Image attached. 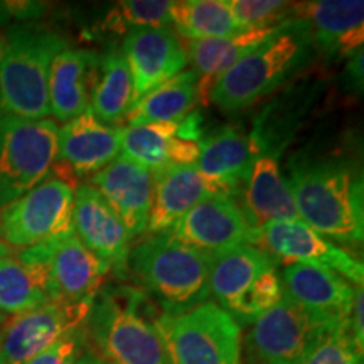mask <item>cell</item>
I'll return each instance as SVG.
<instances>
[{
	"label": "cell",
	"instance_id": "obj_1",
	"mask_svg": "<svg viewBox=\"0 0 364 364\" xmlns=\"http://www.w3.org/2000/svg\"><path fill=\"white\" fill-rule=\"evenodd\" d=\"M287 181L300 221L332 243H363V181L356 172L343 162L300 164Z\"/></svg>",
	"mask_w": 364,
	"mask_h": 364
},
{
	"label": "cell",
	"instance_id": "obj_2",
	"mask_svg": "<svg viewBox=\"0 0 364 364\" xmlns=\"http://www.w3.org/2000/svg\"><path fill=\"white\" fill-rule=\"evenodd\" d=\"M66 46L61 34L36 22L12 26L0 34V115L49 118V71Z\"/></svg>",
	"mask_w": 364,
	"mask_h": 364
},
{
	"label": "cell",
	"instance_id": "obj_3",
	"mask_svg": "<svg viewBox=\"0 0 364 364\" xmlns=\"http://www.w3.org/2000/svg\"><path fill=\"white\" fill-rule=\"evenodd\" d=\"M157 316L144 290L117 287L97 294L86 331L98 356L112 364H169Z\"/></svg>",
	"mask_w": 364,
	"mask_h": 364
},
{
	"label": "cell",
	"instance_id": "obj_4",
	"mask_svg": "<svg viewBox=\"0 0 364 364\" xmlns=\"http://www.w3.org/2000/svg\"><path fill=\"white\" fill-rule=\"evenodd\" d=\"M211 255L182 243L171 233H161L147 236L130 250L127 272L161 304L162 314H179L211 297Z\"/></svg>",
	"mask_w": 364,
	"mask_h": 364
},
{
	"label": "cell",
	"instance_id": "obj_5",
	"mask_svg": "<svg viewBox=\"0 0 364 364\" xmlns=\"http://www.w3.org/2000/svg\"><path fill=\"white\" fill-rule=\"evenodd\" d=\"M312 46L306 22L300 19L284 22L272 38L263 41L216 80L208 100L228 113L252 107L304 65Z\"/></svg>",
	"mask_w": 364,
	"mask_h": 364
},
{
	"label": "cell",
	"instance_id": "obj_6",
	"mask_svg": "<svg viewBox=\"0 0 364 364\" xmlns=\"http://www.w3.org/2000/svg\"><path fill=\"white\" fill-rule=\"evenodd\" d=\"M156 326L169 364H241V327L216 302L161 312Z\"/></svg>",
	"mask_w": 364,
	"mask_h": 364
},
{
	"label": "cell",
	"instance_id": "obj_7",
	"mask_svg": "<svg viewBox=\"0 0 364 364\" xmlns=\"http://www.w3.org/2000/svg\"><path fill=\"white\" fill-rule=\"evenodd\" d=\"M338 329L343 327L331 326L284 294L275 307L252 322L241 343V364H300Z\"/></svg>",
	"mask_w": 364,
	"mask_h": 364
},
{
	"label": "cell",
	"instance_id": "obj_8",
	"mask_svg": "<svg viewBox=\"0 0 364 364\" xmlns=\"http://www.w3.org/2000/svg\"><path fill=\"white\" fill-rule=\"evenodd\" d=\"M58 124L0 115V208L43 182L58 157Z\"/></svg>",
	"mask_w": 364,
	"mask_h": 364
},
{
	"label": "cell",
	"instance_id": "obj_9",
	"mask_svg": "<svg viewBox=\"0 0 364 364\" xmlns=\"http://www.w3.org/2000/svg\"><path fill=\"white\" fill-rule=\"evenodd\" d=\"M75 186L46 177L34 189L0 208V243L16 252L73 233Z\"/></svg>",
	"mask_w": 364,
	"mask_h": 364
},
{
	"label": "cell",
	"instance_id": "obj_10",
	"mask_svg": "<svg viewBox=\"0 0 364 364\" xmlns=\"http://www.w3.org/2000/svg\"><path fill=\"white\" fill-rule=\"evenodd\" d=\"M95 297L58 299L4 326L0 364H27L71 332L83 329Z\"/></svg>",
	"mask_w": 364,
	"mask_h": 364
},
{
	"label": "cell",
	"instance_id": "obj_11",
	"mask_svg": "<svg viewBox=\"0 0 364 364\" xmlns=\"http://www.w3.org/2000/svg\"><path fill=\"white\" fill-rule=\"evenodd\" d=\"M250 245L263 250L275 262L324 267L339 273L354 287H363V263L300 220L273 221L253 230Z\"/></svg>",
	"mask_w": 364,
	"mask_h": 364
},
{
	"label": "cell",
	"instance_id": "obj_12",
	"mask_svg": "<svg viewBox=\"0 0 364 364\" xmlns=\"http://www.w3.org/2000/svg\"><path fill=\"white\" fill-rule=\"evenodd\" d=\"M265 154L260 132L226 125L199 140V174L218 194L240 196L255 161Z\"/></svg>",
	"mask_w": 364,
	"mask_h": 364
},
{
	"label": "cell",
	"instance_id": "obj_13",
	"mask_svg": "<svg viewBox=\"0 0 364 364\" xmlns=\"http://www.w3.org/2000/svg\"><path fill=\"white\" fill-rule=\"evenodd\" d=\"M199 118L191 113L179 122L127 125L122 129V156L156 172L169 166H191L199 156Z\"/></svg>",
	"mask_w": 364,
	"mask_h": 364
},
{
	"label": "cell",
	"instance_id": "obj_14",
	"mask_svg": "<svg viewBox=\"0 0 364 364\" xmlns=\"http://www.w3.org/2000/svg\"><path fill=\"white\" fill-rule=\"evenodd\" d=\"M167 233L213 257L240 245H250L252 230L236 198L213 194L191 209Z\"/></svg>",
	"mask_w": 364,
	"mask_h": 364
},
{
	"label": "cell",
	"instance_id": "obj_15",
	"mask_svg": "<svg viewBox=\"0 0 364 364\" xmlns=\"http://www.w3.org/2000/svg\"><path fill=\"white\" fill-rule=\"evenodd\" d=\"M122 53L134 85V105L188 66L184 41L169 27L139 29L125 36Z\"/></svg>",
	"mask_w": 364,
	"mask_h": 364
},
{
	"label": "cell",
	"instance_id": "obj_16",
	"mask_svg": "<svg viewBox=\"0 0 364 364\" xmlns=\"http://www.w3.org/2000/svg\"><path fill=\"white\" fill-rule=\"evenodd\" d=\"M73 230L91 253L118 275H125L132 238L120 218L91 184L75 189Z\"/></svg>",
	"mask_w": 364,
	"mask_h": 364
},
{
	"label": "cell",
	"instance_id": "obj_17",
	"mask_svg": "<svg viewBox=\"0 0 364 364\" xmlns=\"http://www.w3.org/2000/svg\"><path fill=\"white\" fill-rule=\"evenodd\" d=\"M284 294L334 327H348L354 289L339 273L324 267L290 263L280 275Z\"/></svg>",
	"mask_w": 364,
	"mask_h": 364
},
{
	"label": "cell",
	"instance_id": "obj_18",
	"mask_svg": "<svg viewBox=\"0 0 364 364\" xmlns=\"http://www.w3.org/2000/svg\"><path fill=\"white\" fill-rule=\"evenodd\" d=\"M90 184L120 218L130 238L145 235L152 208V171L120 154L105 169L91 176Z\"/></svg>",
	"mask_w": 364,
	"mask_h": 364
},
{
	"label": "cell",
	"instance_id": "obj_19",
	"mask_svg": "<svg viewBox=\"0 0 364 364\" xmlns=\"http://www.w3.org/2000/svg\"><path fill=\"white\" fill-rule=\"evenodd\" d=\"M48 263L58 299L83 300L97 297L112 268L81 243L75 231L38 245Z\"/></svg>",
	"mask_w": 364,
	"mask_h": 364
},
{
	"label": "cell",
	"instance_id": "obj_20",
	"mask_svg": "<svg viewBox=\"0 0 364 364\" xmlns=\"http://www.w3.org/2000/svg\"><path fill=\"white\" fill-rule=\"evenodd\" d=\"M122 154V129L86 110L58 129V157L76 177L95 176Z\"/></svg>",
	"mask_w": 364,
	"mask_h": 364
},
{
	"label": "cell",
	"instance_id": "obj_21",
	"mask_svg": "<svg viewBox=\"0 0 364 364\" xmlns=\"http://www.w3.org/2000/svg\"><path fill=\"white\" fill-rule=\"evenodd\" d=\"M294 16L306 22L312 44L329 56L348 58L363 51V0L295 2Z\"/></svg>",
	"mask_w": 364,
	"mask_h": 364
},
{
	"label": "cell",
	"instance_id": "obj_22",
	"mask_svg": "<svg viewBox=\"0 0 364 364\" xmlns=\"http://www.w3.org/2000/svg\"><path fill=\"white\" fill-rule=\"evenodd\" d=\"M58 300L48 263L38 247L0 253V314L21 316Z\"/></svg>",
	"mask_w": 364,
	"mask_h": 364
},
{
	"label": "cell",
	"instance_id": "obj_23",
	"mask_svg": "<svg viewBox=\"0 0 364 364\" xmlns=\"http://www.w3.org/2000/svg\"><path fill=\"white\" fill-rule=\"evenodd\" d=\"M240 196V209L252 231L273 221L300 220L289 181L279 159L270 154H262L255 161Z\"/></svg>",
	"mask_w": 364,
	"mask_h": 364
},
{
	"label": "cell",
	"instance_id": "obj_24",
	"mask_svg": "<svg viewBox=\"0 0 364 364\" xmlns=\"http://www.w3.org/2000/svg\"><path fill=\"white\" fill-rule=\"evenodd\" d=\"M213 194L218 193L199 174L196 164L169 166L156 171L154 172L152 208H150L145 233H167L191 209Z\"/></svg>",
	"mask_w": 364,
	"mask_h": 364
},
{
	"label": "cell",
	"instance_id": "obj_25",
	"mask_svg": "<svg viewBox=\"0 0 364 364\" xmlns=\"http://www.w3.org/2000/svg\"><path fill=\"white\" fill-rule=\"evenodd\" d=\"M98 71V58L86 49L66 46L53 59L49 71V108L58 122L73 120L90 108Z\"/></svg>",
	"mask_w": 364,
	"mask_h": 364
},
{
	"label": "cell",
	"instance_id": "obj_26",
	"mask_svg": "<svg viewBox=\"0 0 364 364\" xmlns=\"http://www.w3.org/2000/svg\"><path fill=\"white\" fill-rule=\"evenodd\" d=\"M277 265L270 255L253 245H240L213 255L209 270V295L221 309L235 316L258 277Z\"/></svg>",
	"mask_w": 364,
	"mask_h": 364
},
{
	"label": "cell",
	"instance_id": "obj_27",
	"mask_svg": "<svg viewBox=\"0 0 364 364\" xmlns=\"http://www.w3.org/2000/svg\"><path fill=\"white\" fill-rule=\"evenodd\" d=\"M284 24V22H282ZM282 24L270 29H250L238 34L218 39L184 41L188 61L198 76V88L201 102H206L209 90L228 70H231L240 59L252 53L263 41L272 38Z\"/></svg>",
	"mask_w": 364,
	"mask_h": 364
},
{
	"label": "cell",
	"instance_id": "obj_28",
	"mask_svg": "<svg viewBox=\"0 0 364 364\" xmlns=\"http://www.w3.org/2000/svg\"><path fill=\"white\" fill-rule=\"evenodd\" d=\"M134 107V85L120 48L108 49L98 59L97 80L90 97V110L100 122L120 129Z\"/></svg>",
	"mask_w": 364,
	"mask_h": 364
},
{
	"label": "cell",
	"instance_id": "obj_29",
	"mask_svg": "<svg viewBox=\"0 0 364 364\" xmlns=\"http://www.w3.org/2000/svg\"><path fill=\"white\" fill-rule=\"evenodd\" d=\"M201 102L198 76L193 70H184L174 78L167 80L157 88L149 91L136 102L127 117L129 125L179 122L193 113Z\"/></svg>",
	"mask_w": 364,
	"mask_h": 364
},
{
	"label": "cell",
	"instance_id": "obj_30",
	"mask_svg": "<svg viewBox=\"0 0 364 364\" xmlns=\"http://www.w3.org/2000/svg\"><path fill=\"white\" fill-rule=\"evenodd\" d=\"M171 24L182 41L228 38L243 31L228 0H177L171 6Z\"/></svg>",
	"mask_w": 364,
	"mask_h": 364
},
{
	"label": "cell",
	"instance_id": "obj_31",
	"mask_svg": "<svg viewBox=\"0 0 364 364\" xmlns=\"http://www.w3.org/2000/svg\"><path fill=\"white\" fill-rule=\"evenodd\" d=\"M171 0H122L105 16L102 31L129 34L139 29L171 26Z\"/></svg>",
	"mask_w": 364,
	"mask_h": 364
},
{
	"label": "cell",
	"instance_id": "obj_32",
	"mask_svg": "<svg viewBox=\"0 0 364 364\" xmlns=\"http://www.w3.org/2000/svg\"><path fill=\"white\" fill-rule=\"evenodd\" d=\"M231 14L243 31L270 29L295 19V2L284 0H228Z\"/></svg>",
	"mask_w": 364,
	"mask_h": 364
},
{
	"label": "cell",
	"instance_id": "obj_33",
	"mask_svg": "<svg viewBox=\"0 0 364 364\" xmlns=\"http://www.w3.org/2000/svg\"><path fill=\"white\" fill-rule=\"evenodd\" d=\"M300 364H363L359 351L349 334V327L331 332Z\"/></svg>",
	"mask_w": 364,
	"mask_h": 364
},
{
	"label": "cell",
	"instance_id": "obj_34",
	"mask_svg": "<svg viewBox=\"0 0 364 364\" xmlns=\"http://www.w3.org/2000/svg\"><path fill=\"white\" fill-rule=\"evenodd\" d=\"M86 344V326L83 329L71 332L66 338L59 339L51 348L46 349L39 356L27 364H75L76 359L85 351Z\"/></svg>",
	"mask_w": 364,
	"mask_h": 364
},
{
	"label": "cell",
	"instance_id": "obj_35",
	"mask_svg": "<svg viewBox=\"0 0 364 364\" xmlns=\"http://www.w3.org/2000/svg\"><path fill=\"white\" fill-rule=\"evenodd\" d=\"M363 307H364V294L363 287L354 289V302L349 316V334L356 344V348L363 353L364 349V326H363Z\"/></svg>",
	"mask_w": 364,
	"mask_h": 364
},
{
	"label": "cell",
	"instance_id": "obj_36",
	"mask_svg": "<svg viewBox=\"0 0 364 364\" xmlns=\"http://www.w3.org/2000/svg\"><path fill=\"white\" fill-rule=\"evenodd\" d=\"M11 9L12 19L17 21H34L39 19L46 12V4L29 2V0H7Z\"/></svg>",
	"mask_w": 364,
	"mask_h": 364
},
{
	"label": "cell",
	"instance_id": "obj_37",
	"mask_svg": "<svg viewBox=\"0 0 364 364\" xmlns=\"http://www.w3.org/2000/svg\"><path fill=\"white\" fill-rule=\"evenodd\" d=\"M75 364H112V363L107 361V359L100 358L97 353L83 351V353H81V356L76 359Z\"/></svg>",
	"mask_w": 364,
	"mask_h": 364
},
{
	"label": "cell",
	"instance_id": "obj_38",
	"mask_svg": "<svg viewBox=\"0 0 364 364\" xmlns=\"http://www.w3.org/2000/svg\"><path fill=\"white\" fill-rule=\"evenodd\" d=\"M12 21L11 9H9L7 0H0V27L9 24Z\"/></svg>",
	"mask_w": 364,
	"mask_h": 364
},
{
	"label": "cell",
	"instance_id": "obj_39",
	"mask_svg": "<svg viewBox=\"0 0 364 364\" xmlns=\"http://www.w3.org/2000/svg\"><path fill=\"white\" fill-rule=\"evenodd\" d=\"M7 322V316H4V314H0V326H4Z\"/></svg>",
	"mask_w": 364,
	"mask_h": 364
},
{
	"label": "cell",
	"instance_id": "obj_40",
	"mask_svg": "<svg viewBox=\"0 0 364 364\" xmlns=\"http://www.w3.org/2000/svg\"><path fill=\"white\" fill-rule=\"evenodd\" d=\"M2 338H4V326H0V344H2Z\"/></svg>",
	"mask_w": 364,
	"mask_h": 364
}]
</instances>
